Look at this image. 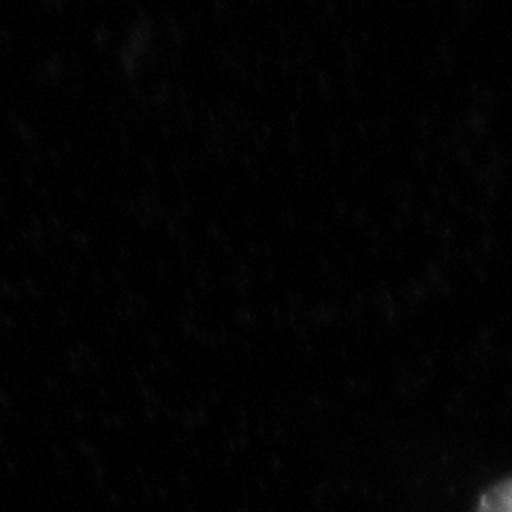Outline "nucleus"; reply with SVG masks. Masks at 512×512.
<instances>
[{"mask_svg": "<svg viewBox=\"0 0 512 512\" xmlns=\"http://www.w3.org/2000/svg\"><path fill=\"white\" fill-rule=\"evenodd\" d=\"M476 512H512V478L493 485L480 498Z\"/></svg>", "mask_w": 512, "mask_h": 512, "instance_id": "nucleus-1", "label": "nucleus"}]
</instances>
